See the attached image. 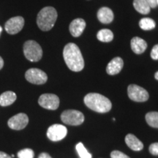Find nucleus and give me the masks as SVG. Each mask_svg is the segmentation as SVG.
Wrapping results in <instances>:
<instances>
[{
    "label": "nucleus",
    "instance_id": "nucleus-1",
    "mask_svg": "<svg viewBox=\"0 0 158 158\" xmlns=\"http://www.w3.org/2000/svg\"><path fill=\"white\" fill-rule=\"evenodd\" d=\"M64 62L70 70L80 72L84 68V60L80 49L75 43H68L63 51Z\"/></svg>",
    "mask_w": 158,
    "mask_h": 158
},
{
    "label": "nucleus",
    "instance_id": "nucleus-2",
    "mask_svg": "<svg viewBox=\"0 0 158 158\" xmlns=\"http://www.w3.org/2000/svg\"><path fill=\"white\" fill-rule=\"evenodd\" d=\"M84 103L89 109L98 113H107L112 104L108 98L98 93H89L84 99Z\"/></svg>",
    "mask_w": 158,
    "mask_h": 158
},
{
    "label": "nucleus",
    "instance_id": "nucleus-3",
    "mask_svg": "<svg viewBox=\"0 0 158 158\" xmlns=\"http://www.w3.org/2000/svg\"><path fill=\"white\" fill-rule=\"evenodd\" d=\"M57 19V12L53 7H45L39 12L37 23L42 31H49L54 27Z\"/></svg>",
    "mask_w": 158,
    "mask_h": 158
},
{
    "label": "nucleus",
    "instance_id": "nucleus-4",
    "mask_svg": "<svg viewBox=\"0 0 158 158\" xmlns=\"http://www.w3.org/2000/svg\"><path fill=\"white\" fill-rule=\"evenodd\" d=\"M23 54L30 62H38L43 56L41 46L35 40H28L23 45Z\"/></svg>",
    "mask_w": 158,
    "mask_h": 158
},
{
    "label": "nucleus",
    "instance_id": "nucleus-5",
    "mask_svg": "<svg viewBox=\"0 0 158 158\" xmlns=\"http://www.w3.org/2000/svg\"><path fill=\"white\" fill-rule=\"evenodd\" d=\"M63 123L68 125L78 126L84 122V116L81 112L76 110H67L61 114Z\"/></svg>",
    "mask_w": 158,
    "mask_h": 158
},
{
    "label": "nucleus",
    "instance_id": "nucleus-6",
    "mask_svg": "<svg viewBox=\"0 0 158 158\" xmlns=\"http://www.w3.org/2000/svg\"><path fill=\"white\" fill-rule=\"evenodd\" d=\"M128 97L135 102H146L149 98V93L145 89L135 84H131L127 88Z\"/></svg>",
    "mask_w": 158,
    "mask_h": 158
},
{
    "label": "nucleus",
    "instance_id": "nucleus-7",
    "mask_svg": "<svg viewBox=\"0 0 158 158\" xmlns=\"http://www.w3.org/2000/svg\"><path fill=\"white\" fill-rule=\"evenodd\" d=\"M25 78L31 84L37 85L45 84L48 80V76L46 73L37 68L29 69L26 72Z\"/></svg>",
    "mask_w": 158,
    "mask_h": 158
},
{
    "label": "nucleus",
    "instance_id": "nucleus-8",
    "mask_svg": "<svg viewBox=\"0 0 158 158\" xmlns=\"http://www.w3.org/2000/svg\"><path fill=\"white\" fill-rule=\"evenodd\" d=\"M38 103L45 109L56 110L59 106V98L54 94H43L39 98Z\"/></svg>",
    "mask_w": 158,
    "mask_h": 158
},
{
    "label": "nucleus",
    "instance_id": "nucleus-9",
    "mask_svg": "<svg viewBox=\"0 0 158 158\" xmlns=\"http://www.w3.org/2000/svg\"><path fill=\"white\" fill-rule=\"evenodd\" d=\"M68 129L62 124H53L48 129L47 137L52 141H59L66 137Z\"/></svg>",
    "mask_w": 158,
    "mask_h": 158
},
{
    "label": "nucleus",
    "instance_id": "nucleus-10",
    "mask_svg": "<svg viewBox=\"0 0 158 158\" xmlns=\"http://www.w3.org/2000/svg\"><path fill=\"white\" fill-rule=\"evenodd\" d=\"M24 26V19L21 16H15L9 19L5 23V30L10 35L19 33Z\"/></svg>",
    "mask_w": 158,
    "mask_h": 158
},
{
    "label": "nucleus",
    "instance_id": "nucleus-11",
    "mask_svg": "<svg viewBox=\"0 0 158 158\" xmlns=\"http://www.w3.org/2000/svg\"><path fill=\"white\" fill-rule=\"evenodd\" d=\"M28 122L29 118L27 114L20 113L10 118L8 120V126L13 130H20L27 127Z\"/></svg>",
    "mask_w": 158,
    "mask_h": 158
},
{
    "label": "nucleus",
    "instance_id": "nucleus-12",
    "mask_svg": "<svg viewBox=\"0 0 158 158\" xmlns=\"http://www.w3.org/2000/svg\"><path fill=\"white\" fill-rule=\"evenodd\" d=\"M124 62L120 57H115L108 63L107 68H106V72L108 75L114 76L119 73L121 72L122 68H123Z\"/></svg>",
    "mask_w": 158,
    "mask_h": 158
},
{
    "label": "nucleus",
    "instance_id": "nucleus-13",
    "mask_svg": "<svg viewBox=\"0 0 158 158\" xmlns=\"http://www.w3.org/2000/svg\"><path fill=\"white\" fill-rule=\"evenodd\" d=\"M86 27V22L82 19H76L70 23V31L71 35L75 37L81 36Z\"/></svg>",
    "mask_w": 158,
    "mask_h": 158
},
{
    "label": "nucleus",
    "instance_id": "nucleus-14",
    "mask_svg": "<svg viewBox=\"0 0 158 158\" xmlns=\"http://www.w3.org/2000/svg\"><path fill=\"white\" fill-rule=\"evenodd\" d=\"M125 143L133 151H141L143 149V143L133 134H127L125 137Z\"/></svg>",
    "mask_w": 158,
    "mask_h": 158
},
{
    "label": "nucleus",
    "instance_id": "nucleus-15",
    "mask_svg": "<svg viewBox=\"0 0 158 158\" xmlns=\"http://www.w3.org/2000/svg\"><path fill=\"white\" fill-rule=\"evenodd\" d=\"M147 43L143 39L138 37H135L131 40V48L135 54H141L146 51Z\"/></svg>",
    "mask_w": 158,
    "mask_h": 158
},
{
    "label": "nucleus",
    "instance_id": "nucleus-16",
    "mask_svg": "<svg viewBox=\"0 0 158 158\" xmlns=\"http://www.w3.org/2000/svg\"><path fill=\"white\" fill-rule=\"evenodd\" d=\"M98 19L102 23H111L114 20L113 11L108 7H102L98 12Z\"/></svg>",
    "mask_w": 158,
    "mask_h": 158
},
{
    "label": "nucleus",
    "instance_id": "nucleus-17",
    "mask_svg": "<svg viewBox=\"0 0 158 158\" xmlns=\"http://www.w3.org/2000/svg\"><path fill=\"white\" fill-rule=\"evenodd\" d=\"M16 98V94L15 92H10V91L4 92L0 95V106H8L15 101Z\"/></svg>",
    "mask_w": 158,
    "mask_h": 158
},
{
    "label": "nucleus",
    "instance_id": "nucleus-18",
    "mask_svg": "<svg viewBox=\"0 0 158 158\" xmlns=\"http://www.w3.org/2000/svg\"><path fill=\"white\" fill-rule=\"evenodd\" d=\"M134 8L141 14L147 15L150 13V9L149 4L146 0H134L133 1Z\"/></svg>",
    "mask_w": 158,
    "mask_h": 158
},
{
    "label": "nucleus",
    "instance_id": "nucleus-19",
    "mask_svg": "<svg viewBox=\"0 0 158 158\" xmlns=\"http://www.w3.org/2000/svg\"><path fill=\"white\" fill-rule=\"evenodd\" d=\"M97 37L100 41L104 43H108L113 40L114 39V34L110 29H103L98 31Z\"/></svg>",
    "mask_w": 158,
    "mask_h": 158
},
{
    "label": "nucleus",
    "instance_id": "nucleus-20",
    "mask_svg": "<svg viewBox=\"0 0 158 158\" xmlns=\"http://www.w3.org/2000/svg\"><path fill=\"white\" fill-rule=\"evenodd\" d=\"M146 121L151 127L158 128V112L152 111L146 114Z\"/></svg>",
    "mask_w": 158,
    "mask_h": 158
},
{
    "label": "nucleus",
    "instance_id": "nucleus-21",
    "mask_svg": "<svg viewBox=\"0 0 158 158\" xmlns=\"http://www.w3.org/2000/svg\"><path fill=\"white\" fill-rule=\"evenodd\" d=\"M140 27L143 30H151L155 27V21L149 18H144L139 21Z\"/></svg>",
    "mask_w": 158,
    "mask_h": 158
},
{
    "label": "nucleus",
    "instance_id": "nucleus-22",
    "mask_svg": "<svg viewBox=\"0 0 158 158\" xmlns=\"http://www.w3.org/2000/svg\"><path fill=\"white\" fill-rule=\"evenodd\" d=\"M76 148L80 158H92V155L89 152L82 143H78Z\"/></svg>",
    "mask_w": 158,
    "mask_h": 158
},
{
    "label": "nucleus",
    "instance_id": "nucleus-23",
    "mask_svg": "<svg viewBox=\"0 0 158 158\" xmlns=\"http://www.w3.org/2000/svg\"><path fill=\"white\" fill-rule=\"evenodd\" d=\"M34 151L31 149H24L18 152L19 158H34Z\"/></svg>",
    "mask_w": 158,
    "mask_h": 158
},
{
    "label": "nucleus",
    "instance_id": "nucleus-24",
    "mask_svg": "<svg viewBox=\"0 0 158 158\" xmlns=\"http://www.w3.org/2000/svg\"><path fill=\"white\" fill-rule=\"evenodd\" d=\"M110 157L111 158H130L128 157L127 155L124 154L123 152L120 151H117V150H115V151L111 152L110 153Z\"/></svg>",
    "mask_w": 158,
    "mask_h": 158
},
{
    "label": "nucleus",
    "instance_id": "nucleus-25",
    "mask_svg": "<svg viewBox=\"0 0 158 158\" xmlns=\"http://www.w3.org/2000/svg\"><path fill=\"white\" fill-rule=\"evenodd\" d=\"M149 152L151 153L152 155L157 156L158 155V142L157 143H152L151 145L149 146Z\"/></svg>",
    "mask_w": 158,
    "mask_h": 158
},
{
    "label": "nucleus",
    "instance_id": "nucleus-26",
    "mask_svg": "<svg viewBox=\"0 0 158 158\" xmlns=\"http://www.w3.org/2000/svg\"><path fill=\"white\" fill-rule=\"evenodd\" d=\"M151 57L155 60H158V44L155 45L152 49Z\"/></svg>",
    "mask_w": 158,
    "mask_h": 158
},
{
    "label": "nucleus",
    "instance_id": "nucleus-27",
    "mask_svg": "<svg viewBox=\"0 0 158 158\" xmlns=\"http://www.w3.org/2000/svg\"><path fill=\"white\" fill-rule=\"evenodd\" d=\"M147 2V3L149 4V7L151 8H155L157 7V0H146Z\"/></svg>",
    "mask_w": 158,
    "mask_h": 158
},
{
    "label": "nucleus",
    "instance_id": "nucleus-28",
    "mask_svg": "<svg viewBox=\"0 0 158 158\" xmlns=\"http://www.w3.org/2000/svg\"><path fill=\"white\" fill-rule=\"evenodd\" d=\"M38 158H52V157H51L48 153L43 152V153H41L40 155H39Z\"/></svg>",
    "mask_w": 158,
    "mask_h": 158
},
{
    "label": "nucleus",
    "instance_id": "nucleus-29",
    "mask_svg": "<svg viewBox=\"0 0 158 158\" xmlns=\"http://www.w3.org/2000/svg\"><path fill=\"white\" fill-rule=\"evenodd\" d=\"M0 158H12V157L4 152H0Z\"/></svg>",
    "mask_w": 158,
    "mask_h": 158
},
{
    "label": "nucleus",
    "instance_id": "nucleus-30",
    "mask_svg": "<svg viewBox=\"0 0 158 158\" xmlns=\"http://www.w3.org/2000/svg\"><path fill=\"white\" fill-rule=\"evenodd\" d=\"M3 66H4V61H3L2 58L0 56V70L3 68Z\"/></svg>",
    "mask_w": 158,
    "mask_h": 158
},
{
    "label": "nucleus",
    "instance_id": "nucleus-31",
    "mask_svg": "<svg viewBox=\"0 0 158 158\" xmlns=\"http://www.w3.org/2000/svg\"><path fill=\"white\" fill-rule=\"evenodd\" d=\"M155 79H157V80H158V71H157V73H155Z\"/></svg>",
    "mask_w": 158,
    "mask_h": 158
},
{
    "label": "nucleus",
    "instance_id": "nucleus-32",
    "mask_svg": "<svg viewBox=\"0 0 158 158\" xmlns=\"http://www.w3.org/2000/svg\"><path fill=\"white\" fill-rule=\"evenodd\" d=\"M2 31V27H0V34H1Z\"/></svg>",
    "mask_w": 158,
    "mask_h": 158
},
{
    "label": "nucleus",
    "instance_id": "nucleus-33",
    "mask_svg": "<svg viewBox=\"0 0 158 158\" xmlns=\"http://www.w3.org/2000/svg\"><path fill=\"white\" fill-rule=\"evenodd\" d=\"M157 5H158V0H157Z\"/></svg>",
    "mask_w": 158,
    "mask_h": 158
}]
</instances>
